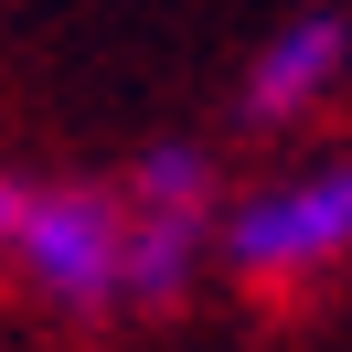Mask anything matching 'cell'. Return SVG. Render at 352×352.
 I'll return each mask as SVG.
<instances>
[{
	"mask_svg": "<svg viewBox=\"0 0 352 352\" xmlns=\"http://www.w3.org/2000/svg\"><path fill=\"white\" fill-rule=\"evenodd\" d=\"M0 288L65 331L129 320V192L96 171H22L0 214Z\"/></svg>",
	"mask_w": 352,
	"mask_h": 352,
	"instance_id": "cell-1",
	"label": "cell"
},
{
	"mask_svg": "<svg viewBox=\"0 0 352 352\" xmlns=\"http://www.w3.org/2000/svg\"><path fill=\"white\" fill-rule=\"evenodd\" d=\"M214 278L256 299H320L352 278V150H299L256 182H224Z\"/></svg>",
	"mask_w": 352,
	"mask_h": 352,
	"instance_id": "cell-2",
	"label": "cell"
},
{
	"mask_svg": "<svg viewBox=\"0 0 352 352\" xmlns=\"http://www.w3.org/2000/svg\"><path fill=\"white\" fill-rule=\"evenodd\" d=\"M118 192H129V320H182L214 288L224 150L214 139H150L118 171Z\"/></svg>",
	"mask_w": 352,
	"mask_h": 352,
	"instance_id": "cell-3",
	"label": "cell"
},
{
	"mask_svg": "<svg viewBox=\"0 0 352 352\" xmlns=\"http://www.w3.org/2000/svg\"><path fill=\"white\" fill-rule=\"evenodd\" d=\"M342 96H352V11L342 0H299L235 65V129L245 139H288V129H320Z\"/></svg>",
	"mask_w": 352,
	"mask_h": 352,
	"instance_id": "cell-4",
	"label": "cell"
}]
</instances>
